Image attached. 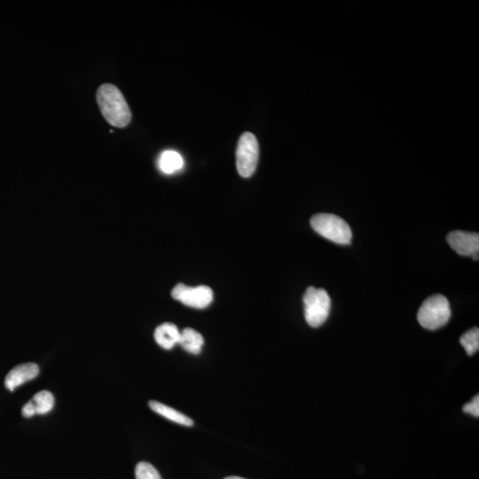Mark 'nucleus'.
I'll return each mask as SVG.
<instances>
[{
    "label": "nucleus",
    "mask_w": 479,
    "mask_h": 479,
    "mask_svg": "<svg viewBox=\"0 0 479 479\" xmlns=\"http://www.w3.org/2000/svg\"><path fill=\"white\" fill-rule=\"evenodd\" d=\"M225 479H245V478H239V477H228V478H225Z\"/></svg>",
    "instance_id": "obj_17"
},
{
    "label": "nucleus",
    "mask_w": 479,
    "mask_h": 479,
    "mask_svg": "<svg viewBox=\"0 0 479 479\" xmlns=\"http://www.w3.org/2000/svg\"><path fill=\"white\" fill-rule=\"evenodd\" d=\"M451 316L449 301L446 297L436 294L424 301L417 314V319L421 326L426 330H436L444 326Z\"/></svg>",
    "instance_id": "obj_2"
},
{
    "label": "nucleus",
    "mask_w": 479,
    "mask_h": 479,
    "mask_svg": "<svg viewBox=\"0 0 479 479\" xmlns=\"http://www.w3.org/2000/svg\"><path fill=\"white\" fill-rule=\"evenodd\" d=\"M460 343L466 351L468 355H473L479 349V330L473 328L461 335Z\"/></svg>",
    "instance_id": "obj_14"
},
{
    "label": "nucleus",
    "mask_w": 479,
    "mask_h": 479,
    "mask_svg": "<svg viewBox=\"0 0 479 479\" xmlns=\"http://www.w3.org/2000/svg\"><path fill=\"white\" fill-rule=\"evenodd\" d=\"M158 163L160 170L163 173L173 174L182 169L184 159L180 154L173 150H167L161 155Z\"/></svg>",
    "instance_id": "obj_13"
},
{
    "label": "nucleus",
    "mask_w": 479,
    "mask_h": 479,
    "mask_svg": "<svg viewBox=\"0 0 479 479\" xmlns=\"http://www.w3.org/2000/svg\"><path fill=\"white\" fill-rule=\"evenodd\" d=\"M54 406V397L50 392L41 391L23 407V416L30 418L36 415L49 413Z\"/></svg>",
    "instance_id": "obj_9"
},
{
    "label": "nucleus",
    "mask_w": 479,
    "mask_h": 479,
    "mask_svg": "<svg viewBox=\"0 0 479 479\" xmlns=\"http://www.w3.org/2000/svg\"><path fill=\"white\" fill-rule=\"evenodd\" d=\"M259 158V145L256 136L245 132L239 139L236 149V166L242 177L249 178L254 174Z\"/></svg>",
    "instance_id": "obj_5"
},
{
    "label": "nucleus",
    "mask_w": 479,
    "mask_h": 479,
    "mask_svg": "<svg viewBox=\"0 0 479 479\" xmlns=\"http://www.w3.org/2000/svg\"><path fill=\"white\" fill-rule=\"evenodd\" d=\"M311 228L324 238L337 244H350L352 231L347 222L337 215L321 213L311 220Z\"/></svg>",
    "instance_id": "obj_3"
},
{
    "label": "nucleus",
    "mask_w": 479,
    "mask_h": 479,
    "mask_svg": "<svg viewBox=\"0 0 479 479\" xmlns=\"http://www.w3.org/2000/svg\"><path fill=\"white\" fill-rule=\"evenodd\" d=\"M97 101L104 118L113 126L124 128L132 119L131 109L119 89L111 84H104L97 91Z\"/></svg>",
    "instance_id": "obj_1"
},
{
    "label": "nucleus",
    "mask_w": 479,
    "mask_h": 479,
    "mask_svg": "<svg viewBox=\"0 0 479 479\" xmlns=\"http://www.w3.org/2000/svg\"><path fill=\"white\" fill-rule=\"evenodd\" d=\"M39 374V368L35 363H26L13 368L5 379L6 387L13 392L19 386L36 378Z\"/></svg>",
    "instance_id": "obj_8"
},
{
    "label": "nucleus",
    "mask_w": 479,
    "mask_h": 479,
    "mask_svg": "<svg viewBox=\"0 0 479 479\" xmlns=\"http://www.w3.org/2000/svg\"><path fill=\"white\" fill-rule=\"evenodd\" d=\"M464 412L475 417L479 416V397L475 396L470 403L464 406Z\"/></svg>",
    "instance_id": "obj_16"
},
{
    "label": "nucleus",
    "mask_w": 479,
    "mask_h": 479,
    "mask_svg": "<svg viewBox=\"0 0 479 479\" xmlns=\"http://www.w3.org/2000/svg\"><path fill=\"white\" fill-rule=\"evenodd\" d=\"M172 296L185 306L196 309H204L213 301V292L210 287H188L179 283L173 287Z\"/></svg>",
    "instance_id": "obj_6"
},
{
    "label": "nucleus",
    "mask_w": 479,
    "mask_h": 479,
    "mask_svg": "<svg viewBox=\"0 0 479 479\" xmlns=\"http://www.w3.org/2000/svg\"><path fill=\"white\" fill-rule=\"evenodd\" d=\"M149 407L154 412L166 417V419L172 421V422L181 424V425L192 426L194 424L193 421L189 417L177 411V410L172 409V407L163 405L162 403L150 402Z\"/></svg>",
    "instance_id": "obj_12"
},
{
    "label": "nucleus",
    "mask_w": 479,
    "mask_h": 479,
    "mask_svg": "<svg viewBox=\"0 0 479 479\" xmlns=\"http://www.w3.org/2000/svg\"><path fill=\"white\" fill-rule=\"evenodd\" d=\"M204 344L203 335L193 328H185L180 332L179 344L192 354H199Z\"/></svg>",
    "instance_id": "obj_11"
},
{
    "label": "nucleus",
    "mask_w": 479,
    "mask_h": 479,
    "mask_svg": "<svg viewBox=\"0 0 479 479\" xmlns=\"http://www.w3.org/2000/svg\"><path fill=\"white\" fill-rule=\"evenodd\" d=\"M304 316L311 327L318 328L327 321L331 309V299L324 289L308 287L304 296Z\"/></svg>",
    "instance_id": "obj_4"
},
{
    "label": "nucleus",
    "mask_w": 479,
    "mask_h": 479,
    "mask_svg": "<svg viewBox=\"0 0 479 479\" xmlns=\"http://www.w3.org/2000/svg\"><path fill=\"white\" fill-rule=\"evenodd\" d=\"M154 337L161 347L170 350L179 344L180 332L175 324L166 323L156 328Z\"/></svg>",
    "instance_id": "obj_10"
},
{
    "label": "nucleus",
    "mask_w": 479,
    "mask_h": 479,
    "mask_svg": "<svg viewBox=\"0 0 479 479\" xmlns=\"http://www.w3.org/2000/svg\"><path fill=\"white\" fill-rule=\"evenodd\" d=\"M135 475L136 479H162L156 468L145 461L137 465Z\"/></svg>",
    "instance_id": "obj_15"
},
{
    "label": "nucleus",
    "mask_w": 479,
    "mask_h": 479,
    "mask_svg": "<svg viewBox=\"0 0 479 479\" xmlns=\"http://www.w3.org/2000/svg\"><path fill=\"white\" fill-rule=\"evenodd\" d=\"M448 244L455 252L461 256H471L475 261L479 255V235L478 232L454 231L447 235Z\"/></svg>",
    "instance_id": "obj_7"
}]
</instances>
